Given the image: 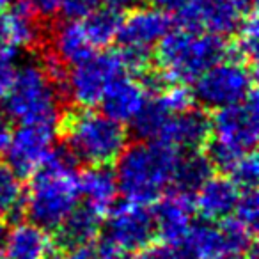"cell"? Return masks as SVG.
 Here are the masks:
<instances>
[{
  "instance_id": "6da1fadb",
  "label": "cell",
  "mask_w": 259,
  "mask_h": 259,
  "mask_svg": "<svg viewBox=\"0 0 259 259\" xmlns=\"http://www.w3.org/2000/svg\"><path fill=\"white\" fill-rule=\"evenodd\" d=\"M76 165L78 160L64 144L52 146L43 163L29 176V190L23 195V211L29 222L54 233L78 206Z\"/></svg>"
},
{
  "instance_id": "7a4b0ae2",
  "label": "cell",
  "mask_w": 259,
  "mask_h": 259,
  "mask_svg": "<svg viewBox=\"0 0 259 259\" xmlns=\"http://www.w3.org/2000/svg\"><path fill=\"white\" fill-rule=\"evenodd\" d=\"M181 153L160 141H137L126 146L115 160L117 192L128 202L149 206L172 185Z\"/></svg>"
},
{
  "instance_id": "3957f363",
  "label": "cell",
  "mask_w": 259,
  "mask_h": 259,
  "mask_svg": "<svg viewBox=\"0 0 259 259\" xmlns=\"http://www.w3.org/2000/svg\"><path fill=\"white\" fill-rule=\"evenodd\" d=\"M227 55L229 45L224 37L176 27L158 41L155 61L169 83L190 85Z\"/></svg>"
},
{
  "instance_id": "277c9868",
  "label": "cell",
  "mask_w": 259,
  "mask_h": 259,
  "mask_svg": "<svg viewBox=\"0 0 259 259\" xmlns=\"http://www.w3.org/2000/svg\"><path fill=\"white\" fill-rule=\"evenodd\" d=\"M62 94L45 73L39 59L18 64L8 93L0 100L2 114L18 124L57 128L62 117Z\"/></svg>"
},
{
  "instance_id": "5b68a950",
  "label": "cell",
  "mask_w": 259,
  "mask_h": 259,
  "mask_svg": "<svg viewBox=\"0 0 259 259\" xmlns=\"http://www.w3.org/2000/svg\"><path fill=\"white\" fill-rule=\"evenodd\" d=\"M59 126L64 146L85 165H110L128 146L124 124L91 107L62 114Z\"/></svg>"
},
{
  "instance_id": "8992f818",
  "label": "cell",
  "mask_w": 259,
  "mask_h": 259,
  "mask_svg": "<svg viewBox=\"0 0 259 259\" xmlns=\"http://www.w3.org/2000/svg\"><path fill=\"white\" fill-rule=\"evenodd\" d=\"M192 96L204 110H219L243 101L255 91V75L250 62L227 55L208 68L194 83Z\"/></svg>"
},
{
  "instance_id": "52a82bcc",
  "label": "cell",
  "mask_w": 259,
  "mask_h": 259,
  "mask_svg": "<svg viewBox=\"0 0 259 259\" xmlns=\"http://www.w3.org/2000/svg\"><path fill=\"white\" fill-rule=\"evenodd\" d=\"M181 245L192 259H243L255 248L254 233L231 217L192 224Z\"/></svg>"
},
{
  "instance_id": "ba28073f",
  "label": "cell",
  "mask_w": 259,
  "mask_h": 259,
  "mask_svg": "<svg viewBox=\"0 0 259 259\" xmlns=\"http://www.w3.org/2000/svg\"><path fill=\"white\" fill-rule=\"evenodd\" d=\"M100 241L117 252L134 254L155 241L153 213L148 206L124 201L112 206L101 226Z\"/></svg>"
},
{
  "instance_id": "9c48e42d",
  "label": "cell",
  "mask_w": 259,
  "mask_h": 259,
  "mask_svg": "<svg viewBox=\"0 0 259 259\" xmlns=\"http://www.w3.org/2000/svg\"><path fill=\"white\" fill-rule=\"evenodd\" d=\"M122 73L124 71L115 50L93 54L68 69L64 96L69 98L76 107H94L100 103L108 83Z\"/></svg>"
},
{
  "instance_id": "30bf717a",
  "label": "cell",
  "mask_w": 259,
  "mask_h": 259,
  "mask_svg": "<svg viewBox=\"0 0 259 259\" xmlns=\"http://www.w3.org/2000/svg\"><path fill=\"white\" fill-rule=\"evenodd\" d=\"M254 4V0H194L172 18L180 29L227 37L236 34Z\"/></svg>"
},
{
  "instance_id": "8fae6325",
  "label": "cell",
  "mask_w": 259,
  "mask_h": 259,
  "mask_svg": "<svg viewBox=\"0 0 259 259\" xmlns=\"http://www.w3.org/2000/svg\"><path fill=\"white\" fill-rule=\"evenodd\" d=\"M259 134L257 93L252 91L243 101L215 110L211 117V139L238 155L254 151Z\"/></svg>"
},
{
  "instance_id": "7c38bea8",
  "label": "cell",
  "mask_w": 259,
  "mask_h": 259,
  "mask_svg": "<svg viewBox=\"0 0 259 259\" xmlns=\"http://www.w3.org/2000/svg\"><path fill=\"white\" fill-rule=\"evenodd\" d=\"M55 128L43 124H20L13 130L4 156L6 163L20 178L30 176L43 163L54 146Z\"/></svg>"
},
{
  "instance_id": "4fadbf2b",
  "label": "cell",
  "mask_w": 259,
  "mask_h": 259,
  "mask_svg": "<svg viewBox=\"0 0 259 259\" xmlns=\"http://www.w3.org/2000/svg\"><path fill=\"white\" fill-rule=\"evenodd\" d=\"M153 222L156 236L169 243H181L194 224V199L180 190H167L156 202H153Z\"/></svg>"
},
{
  "instance_id": "5bb4252c",
  "label": "cell",
  "mask_w": 259,
  "mask_h": 259,
  "mask_svg": "<svg viewBox=\"0 0 259 259\" xmlns=\"http://www.w3.org/2000/svg\"><path fill=\"white\" fill-rule=\"evenodd\" d=\"M211 137V117L204 108L190 107L170 115L156 141L178 151H199Z\"/></svg>"
},
{
  "instance_id": "9a60e30c",
  "label": "cell",
  "mask_w": 259,
  "mask_h": 259,
  "mask_svg": "<svg viewBox=\"0 0 259 259\" xmlns=\"http://www.w3.org/2000/svg\"><path fill=\"white\" fill-rule=\"evenodd\" d=\"M170 30V18L156 8H132L128 15L122 16L117 39L122 47L149 48L158 45V41Z\"/></svg>"
},
{
  "instance_id": "2e32d148",
  "label": "cell",
  "mask_w": 259,
  "mask_h": 259,
  "mask_svg": "<svg viewBox=\"0 0 259 259\" xmlns=\"http://www.w3.org/2000/svg\"><path fill=\"white\" fill-rule=\"evenodd\" d=\"M240 197V188L236 187L229 176H209L192 195L195 213L202 217V220H220L229 219L234 213V206Z\"/></svg>"
},
{
  "instance_id": "e0dca14e",
  "label": "cell",
  "mask_w": 259,
  "mask_h": 259,
  "mask_svg": "<svg viewBox=\"0 0 259 259\" xmlns=\"http://www.w3.org/2000/svg\"><path fill=\"white\" fill-rule=\"evenodd\" d=\"M148 98L149 94L146 93L139 80L122 73V75L115 76L105 89L100 100L101 112L124 124L134 119V115L141 110Z\"/></svg>"
},
{
  "instance_id": "ac0fdd59",
  "label": "cell",
  "mask_w": 259,
  "mask_h": 259,
  "mask_svg": "<svg viewBox=\"0 0 259 259\" xmlns=\"http://www.w3.org/2000/svg\"><path fill=\"white\" fill-rule=\"evenodd\" d=\"M105 215L94 209L89 204H78L68 217L64 222L54 231L55 240L54 241L57 247L69 250V248L83 247V245H91L101 233V226H103Z\"/></svg>"
},
{
  "instance_id": "d6986e66",
  "label": "cell",
  "mask_w": 259,
  "mask_h": 259,
  "mask_svg": "<svg viewBox=\"0 0 259 259\" xmlns=\"http://www.w3.org/2000/svg\"><path fill=\"white\" fill-rule=\"evenodd\" d=\"M76 185L83 202L103 215H107L108 209L115 204L119 195L115 174L110 165H87L82 172L76 174Z\"/></svg>"
},
{
  "instance_id": "ffe728a7",
  "label": "cell",
  "mask_w": 259,
  "mask_h": 259,
  "mask_svg": "<svg viewBox=\"0 0 259 259\" xmlns=\"http://www.w3.org/2000/svg\"><path fill=\"white\" fill-rule=\"evenodd\" d=\"M48 50L66 66H73L82 62L83 59L94 54V47L91 45L85 30L80 20H66L55 25L52 32L50 48Z\"/></svg>"
},
{
  "instance_id": "44dd1931",
  "label": "cell",
  "mask_w": 259,
  "mask_h": 259,
  "mask_svg": "<svg viewBox=\"0 0 259 259\" xmlns=\"http://www.w3.org/2000/svg\"><path fill=\"white\" fill-rule=\"evenodd\" d=\"M52 243L48 231L32 222H16L9 229L2 254L6 259H41L50 252Z\"/></svg>"
},
{
  "instance_id": "7402d4cb",
  "label": "cell",
  "mask_w": 259,
  "mask_h": 259,
  "mask_svg": "<svg viewBox=\"0 0 259 259\" xmlns=\"http://www.w3.org/2000/svg\"><path fill=\"white\" fill-rule=\"evenodd\" d=\"M6 25H8V43L18 50L32 48L41 43V37H43L41 20L25 0H18L11 8H8Z\"/></svg>"
},
{
  "instance_id": "603a6c76",
  "label": "cell",
  "mask_w": 259,
  "mask_h": 259,
  "mask_svg": "<svg viewBox=\"0 0 259 259\" xmlns=\"http://www.w3.org/2000/svg\"><path fill=\"white\" fill-rule=\"evenodd\" d=\"M213 165L208 160L206 153L199 151H187V155H180L174 169L172 187L174 190L185 192L188 195H194L195 190L213 176Z\"/></svg>"
},
{
  "instance_id": "cb8c5ba5",
  "label": "cell",
  "mask_w": 259,
  "mask_h": 259,
  "mask_svg": "<svg viewBox=\"0 0 259 259\" xmlns=\"http://www.w3.org/2000/svg\"><path fill=\"white\" fill-rule=\"evenodd\" d=\"M170 115L174 114H170L169 108L158 98V94H153L146 100L141 110L134 115V119L128 122L132 135L137 141H156Z\"/></svg>"
},
{
  "instance_id": "d4e9b609",
  "label": "cell",
  "mask_w": 259,
  "mask_h": 259,
  "mask_svg": "<svg viewBox=\"0 0 259 259\" xmlns=\"http://www.w3.org/2000/svg\"><path fill=\"white\" fill-rule=\"evenodd\" d=\"M121 20V11L105 6V8H96L80 22H82V27L89 37L91 45L96 50V48H107L108 45H112L117 39Z\"/></svg>"
},
{
  "instance_id": "484cf974",
  "label": "cell",
  "mask_w": 259,
  "mask_h": 259,
  "mask_svg": "<svg viewBox=\"0 0 259 259\" xmlns=\"http://www.w3.org/2000/svg\"><path fill=\"white\" fill-rule=\"evenodd\" d=\"M23 211V185L22 178L6 162L0 160V219L18 220Z\"/></svg>"
},
{
  "instance_id": "4316f807",
  "label": "cell",
  "mask_w": 259,
  "mask_h": 259,
  "mask_svg": "<svg viewBox=\"0 0 259 259\" xmlns=\"http://www.w3.org/2000/svg\"><path fill=\"white\" fill-rule=\"evenodd\" d=\"M236 41L233 47H229V52H233L234 57L243 59L247 62H254L257 57V41H259V25H257V16H255V9H252L241 25L236 30Z\"/></svg>"
},
{
  "instance_id": "83f0119b",
  "label": "cell",
  "mask_w": 259,
  "mask_h": 259,
  "mask_svg": "<svg viewBox=\"0 0 259 259\" xmlns=\"http://www.w3.org/2000/svg\"><path fill=\"white\" fill-rule=\"evenodd\" d=\"M227 174H229V178L236 183V187L240 190L255 188L257 176H259V163L255 153L250 151V153H245L243 156H240Z\"/></svg>"
},
{
  "instance_id": "f1b7e54d",
  "label": "cell",
  "mask_w": 259,
  "mask_h": 259,
  "mask_svg": "<svg viewBox=\"0 0 259 259\" xmlns=\"http://www.w3.org/2000/svg\"><path fill=\"white\" fill-rule=\"evenodd\" d=\"M117 52L119 62L122 66V71L126 75H142L144 71H148L151 68L153 55L149 48H141V47H122Z\"/></svg>"
},
{
  "instance_id": "f546056e",
  "label": "cell",
  "mask_w": 259,
  "mask_h": 259,
  "mask_svg": "<svg viewBox=\"0 0 259 259\" xmlns=\"http://www.w3.org/2000/svg\"><path fill=\"white\" fill-rule=\"evenodd\" d=\"M234 219L243 224L248 231L255 233L257 227V215H259V197L255 188H245L240 190V197L234 206Z\"/></svg>"
},
{
  "instance_id": "4dcf8cb0",
  "label": "cell",
  "mask_w": 259,
  "mask_h": 259,
  "mask_svg": "<svg viewBox=\"0 0 259 259\" xmlns=\"http://www.w3.org/2000/svg\"><path fill=\"white\" fill-rule=\"evenodd\" d=\"M20 64V50L13 45H0V100L8 93Z\"/></svg>"
},
{
  "instance_id": "1f68e13d",
  "label": "cell",
  "mask_w": 259,
  "mask_h": 259,
  "mask_svg": "<svg viewBox=\"0 0 259 259\" xmlns=\"http://www.w3.org/2000/svg\"><path fill=\"white\" fill-rule=\"evenodd\" d=\"M139 259H192L190 254L185 250L181 243H169V241H158L149 243L141 250Z\"/></svg>"
},
{
  "instance_id": "d6a6232c",
  "label": "cell",
  "mask_w": 259,
  "mask_h": 259,
  "mask_svg": "<svg viewBox=\"0 0 259 259\" xmlns=\"http://www.w3.org/2000/svg\"><path fill=\"white\" fill-rule=\"evenodd\" d=\"M101 0H61L59 13L66 20H83L89 13L100 8Z\"/></svg>"
},
{
  "instance_id": "836d02e7",
  "label": "cell",
  "mask_w": 259,
  "mask_h": 259,
  "mask_svg": "<svg viewBox=\"0 0 259 259\" xmlns=\"http://www.w3.org/2000/svg\"><path fill=\"white\" fill-rule=\"evenodd\" d=\"M39 20H52L57 16L61 0H25Z\"/></svg>"
},
{
  "instance_id": "e575fe53",
  "label": "cell",
  "mask_w": 259,
  "mask_h": 259,
  "mask_svg": "<svg viewBox=\"0 0 259 259\" xmlns=\"http://www.w3.org/2000/svg\"><path fill=\"white\" fill-rule=\"evenodd\" d=\"M192 2L194 0H151V6L165 13L167 16H174L183 11L185 8H188Z\"/></svg>"
},
{
  "instance_id": "d590c367",
  "label": "cell",
  "mask_w": 259,
  "mask_h": 259,
  "mask_svg": "<svg viewBox=\"0 0 259 259\" xmlns=\"http://www.w3.org/2000/svg\"><path fill=\"white\" fill-rule=\"evenodd\" d=\"M61 259H100L96 248L91 247V245H83V247L69 248L68 254Z\"/></svg>"
},
{
  "instance_id": "8d00e7d4",
  "label": "cell",
  "mask_w": 259,
  "mask_h": 259,
  "mask_svg": "<svg viewBox=\"0 0 259 259\" xmlns=\"http://www.w3.org/2000/svg\"><path fill=\"white\" fill-rule=\"evenodd\" d=\"M11 134H13V128L9 119L6 115H0V156L4 155L6 149H8V144L11 141Z\"/></svg>"
},
{
  "instance_id": "74e56055",
  "label": "cell",
  "mask_w": 259,
  "mask_h": 259,
  "mask_svg": "<svg viewBox=\"0 0 259 259\" xmlns=\"http://www.w3.org/2000/svg\"><path fill=\"white\" fill-rule=\"evenodd\" d=\"M105 6H108V8L112 9H117V11H130L132 8H135V6L141 4V0H101Z\"/></svg>"
},
{
  "instance_id": "f35d334b",
  "label": "cell",
  "mask_w": 259,
  "mask_h": 259,
  "mask_svg": "<svg viewBox=\"0 0 259 259\" xmlns=\"http://www.w3.org/2000/svg\"><path fill=\"white\" fill-rule=\"evenodd\" d=\"M8 234H9L8 222H6V219H0V254L4 252V245H6V240H8Z\"/></svg>"
},
{
  "instance_id": "ab89813d",
  "label": "cell",
  "mask_w": 259,
  "mask_h": 259,
  "mask_svg": "<svg viewBox=\"0 0 259 259\" xmlns=\"http://www.w3.org/2000/svg\"><path fill=\"white\" fill-rule=\"evenodd\" d=\"M8 43V25H6V13L0 11V45Z\"/></svg>"
},
{
  "instance_id": "60d3db41",
  "label": "cell",
  "mask_w": 259,
  "mask_h": 259,
  "mask_svg": "<svg viewBox=\"0 0 259 259\" xmlns=\"http://www.w3.org/2000/svg\"><path fill=\"white\" fill-rule=\"evenodd\" d=\"M15 2H18V0H0V11L2 9H8V8H11Z\"/></svg>"
},
{
  "instance_id": "b9f144b4",
  "label": "cell",
  "mask_w": 259,
  "mask_h": 259,
  "mask_svg": "<svg viewBox=\"0 0 259 259\" xmlns=\"http://www.w3.org/2000/svg\"><path fill=\"white\" fill-rule=\"evenodd\" d=\"M41 259H61V255H55V254H52V252H48V254L43 255Z\"/></svg>"
},
{
  "instance_id": "7bdbcfd3",
  "label": "cell",
  "mask_w": 259,
  "mask_h": 259,
  "mask_svg": "<svg viewBox=\"0 0 259 259\" xmlns=\"http://www.w3.org/2000/svg\"><path fill=\"white\" fill-rule=\"evenodd\" d=\"M0 259H6V257H4V254H0Z\"/></svg>"
},
{
  "instance_id": "ee69618b",
  "label": "cell",
  "mask_w": 259,
  "mask_h": 259,
  "mask_svg": "<svg viewBox=\"0 0 259 259\" xmlns=\"http://www.w3.org/2000/svg\"><path fill=\"white\" fill-rule=\"evenodd\" d=\"M243 259H247V257H243Z\"/></svg>"
}]
</instances>
